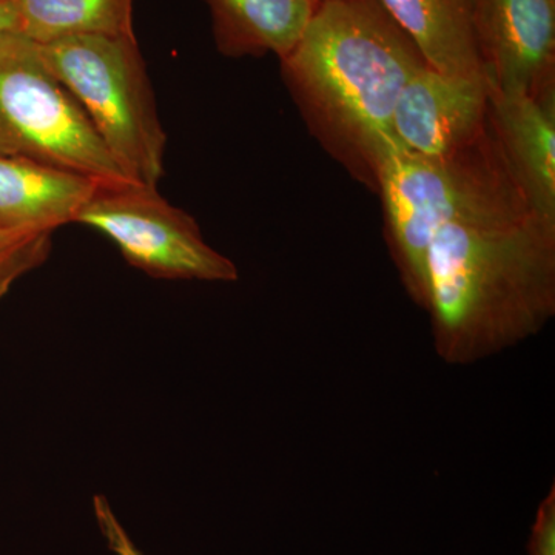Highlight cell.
<instances>
[{"label":"cell","mask_w":555,"mask_h":555,"mask_svg":"<svg viewBox=\"0 0 555 555\" xmlns=\"http://www.w3.org/2000/svg\"><path fill=\"white\" fill-rule=\"evenodd\" d=\"M281 75L306 126L332 159L377 192L385 153L400 144L393 112L427 64L379 0H323Z\"/></svg>","instance_id":"cell-1"},{"label":"cell","mask_w":555,"mask_h":555,"mask_svg":"<svg viewBox=\"0 0 555 555\" xmlns=\"http://www.w3.org/2000/svg\"><path fill=\"white\" fill-rule=\"evenodd\" d=\"M434 347L465 366L520 345L555 313V221L451 222L426 258Z\"/></svg>","instance_id":"cell-2"},{"label":"cell","mask_w":555,"mask_h":555,"mask_svg":"<svg viewBox=\"0 0 555 555\" xmlns=\"http://www.w3.org/2000/svg\"><path fill=\"white\" fill-rule=\"evenodd\" d=\"M385 211L387 247L412 301L425 310L430 243L451 222H481L532 215L507 169L491 122L473 144L441 158L403 145L385 153L377 192Z\"/></svg>","instance_id":"cell-3"},{"label":"cell","mask_w":555,"mask_h":555,"mask_svg":"<svg viewBox=\"0 0 555 555\" xmlns=\"http://www.w3.org/2000/svg\"><path fill=\"white\" fill-rule=\"evenodd\" d=\"M38 47L124 175L134 184L158 188L167 134L138 39L82 35Z\"/></svg>","instance_id":"cell-4"},{"label":"cell","mask_w":555,"mask_h":555,"mask_svg":"<svg viewBox=\"0 0 555 555\" xmlns=\"http://www.w3.org/2000/svg\"><path fill=\"white\" fill-rule=\"evenodd\" d=\"M0 155L39 160L102 185L131 182L51 75L38 43L16 31L0 35Z\"/></svg>","instance_id":"cell-5"},{"label":"cell","mask_w":555,"mask_h":555,"mask_svg":"<svg viewBox=\"0 0 555 555\" xmlns=\"http://www.w3.org/2000/svg\"><path fill=\"white\" fill-rule=\"evenodd\" d=\"M119 248L130 266L158 280L233 283L232 259L204 240L198 222L158 192L127 182L100 185L76 218Z\"/></svg>","instance_id":"cell-6"},{"label":"cell","mask_w":555,"mask_h":555,"mask_svg":"<svg viewBox=\"0 0 555 555\" xmlns=\"http://www.w3.org/2000/svg\"><path fill=\"white\" fill-rule=\"evenodd\" d=\"M486 86L531 94L555 83V0H473Z\"/></svg>","instance_id":"cell-7"},{"label":"cell","mask_w":555,"mask_h":555,"mask_svg":"<svg viewBox=\"0 0 555 555\" xmlns=\"http://www.w3.org/2000/svg\"><path fill=\"white\" fill-rule=\"evenodd\" d=\"M392 127L397 141L409 152L426 158L452 155L488 130L486 80L448 75L426 65L401 90Z\"/></svg>","instance_id":"cell-8"},{"label":"cell","mask_w":555,"mask_h":555,"mask_svg":"<svg viewBox=\"0 0 555 555\" xmlns=\"http://www.w3.org/2000/svg\"><path fill=\"white\" fill-rule=\"evenodd\" d=\"M489 122L528 210L555 221V83L531 94L489 90Z\"/></svg>","instance_id":"cell-9"},{"label":"cell","mask_w":555,"mask_h":555,"mask_svg":"<svg viewBox=\"0 0 555 555\" xmlns=\"http://www.w3.org/2000/svg\"><path fill=\"white\" fill-rule=\"evenodd\" d=\"M101 182L50 164L0 155V224L21 233H49L76 222Z\"/></svg>","instance_id":"cell-10"},{"label":"cell","mask_w":555,"mask_h":555,"mask_svg":"<svg viewBox=\"0 0 555 555\" xmlns=\"http://www.w3.org/2000/svg\"><path fill=\"white\" fill-rule=\"evenodd\" d=\"M219 53L240 60L286 56L301 38L317 0H204Z\"/></svg>","instance_id":"cell-11"},{"label":"cell","mask_w":555,"mask_h":555,"mask_svg":"<svg viewBox=\"0 0 555 555\" xmlns=\"http://www.w3.org/2000/svg\"><path fill=\"white\" fill-rule=\"evenodd\" d=\"M430 67L483 79L473 25V0H379Z\"/></svg>","instance_id":"cell-12"},{"label":"cell","mask_w":555,"mask_h":555,"mask_svg":"<svg viewBox=\"0 0 555 555\" xmlns=\"http://www.w3.org/2000/svg\"><path fill=\"white\" fill-rule=\"evenodd\" d=\"M17 33L33 42H53L69 36L104 35L137 38L134 0H7Z\"/></svg>","instance_id":"cell-13"},{"label":"cell","mask_w":555,"mask_h":555,"mask_svg":"<svg viewBox=\"0 0 555 555\" xmlns=\"http://www.w3.org/2000/svg\"><path fill=\"white\" fill-rule=\"evenodd\" d=\"M49 233H21L0 224V299L31 270L40 268L51 254Z\"/></svg>","instance_id":"cell-14"},{"label":"cell","mask_w":555,"mask_h":555,"mask_svg":"<svg viewBox=\"0 0 555 555\" xmlns=\"http://www.w3.org/2000/svg\"><path fill=\"white\" fill-rule=\"evenodd\" d=\"M93 513L98 528L104 537L107 547L115 555H147L139 550L127 529L120 524L115 511L105 495L93 496Z\"/></svg>","instance_id":"cell-15"},{"label":"cell","mask_w":555,"mask_h":555,"mask_svg":"<svg viewBox=\"0 0 555 555\" xmlns=\"http://www.w3.org/2000/svg\"><path fill=\"white\" fill-rule=\"evenodd\" d=\"M529 555H555V486L537 509L529 539Z\"/></svg>","instance_id":"cell-16"},{"label":"cell","mask_w":555,"mask_h":555,"mask_svg":"<svg viewBox=\"0 0 555 555\" xmlns=\"http://www.w3.org/2000/svg\"><path fill=\"white\" fill-rule=\"evenodd\" d=\"M17 33L16 16L7 0H0V35L5 33Z\"/></svg>","instance_id":"cell-17"},{"label":"cell","mask_w":555,"mask_h":555,"mask_svg":"<svg viewBox=\"0 0 555 555\" xmlns=\"http://www.w3.org/2000/svg\"><path fill=\"white\" fill-rule=\"evenodd\" d=\"M317 2H323V0H317Z\"/></svg>","instance_id":"cell-18"}]
</instances>
